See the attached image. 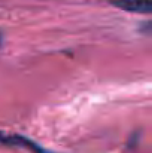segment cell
Wrapping results in <instances>:
<instances>
[{"mask_svg": "<svg viewBox=\"0 0 152 153\" xmlns=\"http://www.w3.org/2000/svg\"><path fill=\"white\" fill-rule=\"evenodd\" d=\"M0 144L10 146V147H21V149H25L31 153H54L51 150L43 149L40 144H37L36 141H33V140H30L24 135L7 134V132H3V131H0Z\"/></svg>", "mask_w": 152, "mask_h": 153, "instance_id": "1", "label": "cell"}, {"mask_svg": "<svg viewBox=\"0 0 152 153\" xmlns=\"http://www.w3.org/2000/svg\"><path fill=\"white\" fill-rule=\"evenodd\" d=\"M110 4L134 13H152V0H110Z\"/></svg>", "mask_w": 152, "mask_h": 153, "instance_id": "2", "label": "cell"}, {"mask_svg": "<svg viewBox=\"0 0 152 153\" xmlns=\"http://www.w3.org/2000/svg\"><path fill=\"white\" fill-rule=\"evenodd\" d=\"M140 30L143 31V33H152V21H148V22H143L142 25H140Z\"/></svg>", "mask_w": 152, "mask_h": 153, "instance_id": "3", "label": "cell"}, {"mask_svg": "<svg viewBox=\"0 0 152 153\" xmlns=\"http://www.w3.org/2000/svg\"><path fill=\"white\" fill-rule=\"evenodd\" d=\"M1 39H3V37H1V33H0V45H1Z\"/></svg>", "mask_w": 152, "mask_h": 153, "instance_id": "4", "label": "cell"}]
</instances>
